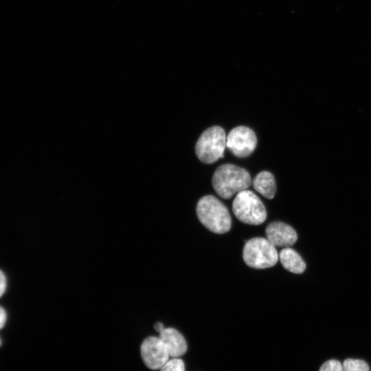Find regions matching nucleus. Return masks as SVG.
Here are the masks:
<instances>
[{
    "instance_id": "obj_12",
    "label": "nucleus",
    "mask_w": 371,
    "mask_h": 371,
    "mask_svg": "<svg viewBox=\"0 0 371 371\" xmlns=\"http://www.w3.org/2000/svg\"><path fill=\"white\" fill-rule=\"evenodd\" d=\"M342 364L344 371H370L368 363L361 359H347Z\"/></svg>"
},
{
    "instance_id": "obj_14",
    "label": "nucleus",
    "mask_w": 371,
    "mask_h": 371,
    "mask_svg": "<svg viewBox=\"0 0 371 371\" xmlns=\"http://www.w3.org/2000/svg\"><path fill=\"white\" fill-rule=\"evenodd\" d=\"M319 371H344L343 364L337 360H328L321 366Z\"/></svg>"
},
{
    "instance_id": "obj_11",
    "label": "nucleus",
    "mask_w": 371,
    "mask_h": 371,
    "mask_svg": "<svg viewBox=\"0 0 371 371\" xmlns=\"http://www.w3.org/2000/svg\"><path fill=\"white\" fill-rule=\"evenodd\" d=\"M254 188L267 199H271L276 192L273 175L269 171L259 172L253 179Z\"/></svg>"
},
{
    "instance_id": "obj_18",
    "label": "nucleus",
    "mask_w": 371,
    "mask_h": 371,
    "mask_svg": "<svg viewBox=\"0 0 371 371\" xmlns=\"http://www.w3.org/2000/svg\"><path fill=\"white\" fill-rule=\"evenodd\" d=\"M0 345H1V340H0Z\"/></svg>"
},
{
    "instance_id": "obj_8",
    "label": "nucleus",
    "mask_w": 371,
    "mask_h": 371,
    "mask_svg": "<svg viewBox=\"0 0 371 371\" xmlns=\"http://www.w3.org/2000/svg\"><path fill=\"white\" fill-rule=\"evenodd\" d=\"M267 238L276 247H289L297 240L295 229L283 222L276 221L269 223L266 229Z\"/></svg>"
},
{
    "instance_id": "obj_1",
    "label": "nucleus",
    "mask_w": 371,
    "mask_h": 371,
    "mask_svg": "<svg viewBox=\"0 0 371 371\" xmlns=\"http://www.w3.org/2000/svg\"><path fill=\"white\" fill-rule=\"evenodd\" d=\"M212 183L215 192L223 199L247 190L251 184L249 173L244 168L230 164L219 166L213 174Z\"/></svg>"
},
{
    "instance_id": "obj_16",
    "label": "nucleus",
    "mask_w": 371,
    "mask_h": 371,
    "mask_svg": "<svg viewBox=\"0 0 371 371\" xmlns=\"http://www.w3.org/2000/svg\"><path fill=\"white\" fill-rule=\"evenodd\" d=\"M6 321V313L5 310L0 306V329L2 328Z\"/></svg>"
},
{
    "instance_id": "obj_10",
    "label": "nucleus",
    "mask_w": 371,
    "mask_h": 371,
    "mask_svg": "<svg viewBox=\"0 0 371 371\" xmlns=\"http://www.w3.org/2000/svg\"><path fill=\"white\" fill-rule=\"evenodd\" d=\"M282 267L287 271L300 274L306 269V263L300 254L291 247L283 248L279 254Z\"/></svg>"
},
{
    "instance_id": "obj_6",
    "label": "nucleus",
    "mask_w": 371,
    "mask_h": 371,
    "mask_svg": "<svg viewBox=\"0 0 371 371\" xmlns=\"http://www.w3.org/2000/svg\"><path fill=\"white\" fill-rule=\"evenodd\" d=\"M256 145L257 138L254 131L247 126H236L226 137V148L238 157L249 156Z\"/></svg>"
},
{
    "instance_id": "obj_2",
    "label": "nucleus",
    "mask_w": 371,
    "mask_h": 371,
    "mask_svg": "<svg viewBox=\"0 0 371 371\" xmlns=\"http://www.w3.org/2000/svg\"><path fill=\"white\" fill-rule=\"evenodd\" d=\"M196 212L199 221L208 230L222 234L229 231L232 218L227 208L213 195L201 197L196 205Z\"/></svg>"
},
{
    "instance_id": "obj_4",
    "label": "nucleus",
    "mask_w": 371,
    "mask_h": 371,
    "mask_svg": "<svg viewBox=\"0 0 371 371\" xmlns=\"http://www.w3.org/2000/svg\"><path fill=\"white\" fill-rule=\"evenodd\" d=\"M243 258L247 266L261 269L274 266L279 255L276 247L267 238L256 237L245 243Z\"/></svg>"
},
{
    "instance_id": "obj_15",
    "label": "nucleus",
    "mask_w": 371,
    "mask_h": 371,
    "mask_svg": "<svg viewBox=\"0 0 371 371\" xmlns=\"http://www.w3.org/2000/svg\"><path fill=\"white\" fill-rule=\"evenodd\" d=\"M6 288V278L4 273L0 270V297L3 294Z\"/></svg>"
},
{
    "instance_id": "obj_3",
    "label": "nucleus",
    "mask_w": 371,
    "mask_h": 371,
    "mask_svg": "<svg viewBox=\"0 0 371 371\" xmlns=\"http://www.w3.org/2000/svg\"><path fill=\"white\" fill-rule=\"evenodd\" d=\"M232 211L240 221L248 225H258L267 218L264 204L255 193L249 190L237 193L233 201Z\"/></svg>"
},
{
    "instance_id": "obj_17",
    "label": "nucleus",
    "mask_w": 371,
    "mask_h": 371,
    "mask_svg": "<svg viewBox=\"0 0 371 371\" xmlns=\"http://www.w3.org/2000/svg\"><path fill=\"white\" fill-rule=\"evenodd\" d=\"M155 330L159 333L161 332L165 328L162 323L157 322L154 326Z\"/></svg>"
},
{
    "instance_id": "obj_7",
    "label": "nucleus",
    "mask_w": 371,
    "mask_h": 371,
    "mask_svg": "<svg viewBox=\"0 0 371 371\" xmlns=\"http://www.w3.org/2000/svg\"><path fill=\"white\" fill-rule=\"evenodd\" d=\"M142 359L151 370H159L169 359L170 355L159 337L149 336L140 347Z\"/></svg>"
},
{
    "instance_id": "obj_13",
    "label": "nucleus",
    "mask_w": 371,
    "mask_h": 371,
    "mask_svg": "<svg viewBox=\"0 0 371 371\" xmlns=\"http://www.w3.org/2000/svg\"><path fill=\"white\" fill-rule=\"evenodd\" d=\"M159 371H185V364L179 357H172L167 361Z\"/></svg>"
},
{
    "instance_id": "obj_5",
    "label": "nucleus",
    "mask_w": 371,
    "mask_h": 371,
    "mask_svg": "<svg viewBox=\"0 0 371 371\" xmlns=\"http://www.w3.org/2000/svg\"><path fill=\"white\" fill-rule=\"evenodd\" d=\"M225 147L224 129L219 126H214L200 135L195 145V153L201 162L212 164L223 157Z\"/></svg>"
},
{
    "instance_id": "obj_9",
    "label": "nucleus",
    "mask_w": 371,
    "mask_h": 371,
    "mask_svg": "<svg viewBox=\"0 0 371 371\" xmlns=\"http://www.w3.org/2000/svg\"><path fill=\"white\" fill-rule=\"evenodd\" d=\"M159 337L164 344L170 357H179L187 350V344L183 336L173 328H164Z\"/></svg>"
}]
</instances>
